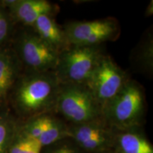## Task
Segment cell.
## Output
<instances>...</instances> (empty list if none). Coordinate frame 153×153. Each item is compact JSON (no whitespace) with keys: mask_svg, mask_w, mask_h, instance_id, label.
<instances>
[{"mask_svg":"<svg viewBox=\"0 0 153 153\" xmlns=\"http://www.w3.org/2000/svg\"><path fill=\"white\" fill-rule=\"evenodd\" d=\"M70 45L95 46L114 41L120 33L116 19L106 18L87 22H70L62 28Z\"/></svg>","mask_w":153,"mask_h":153,"instance_id":"obj_7","label":"cell"},{"mask_svg":"<svg viewBox=\"0 0 153 153\" xmlns=\"http://www.w3.org/2000/svg\"><path fill=\"white\" fill-rule=\"evenodd\" d=\"M23 70L14 50L0 48V108L7 105Z\"/></svg>","mask_w":153,"mask_h":153,"instance_id":"obj_11","label":"cell"},{"mask_svg":"<svg viewBox=\"0 0 153 153\" xmlns=\"http://www.w3.org/2000/svg\"><path fill=\"white\" fill-rule=\"evenodd\" d=\"M153 14V1L151 0V1L149 3L148 7H147L146 10H145V16L146 17L152 16Z\"/></svg>","mask_w":153,"mask_h":153,"instance_id":"obj_19","label":"cell"},{"mask_svg":"<svg viewBox=\"0 0 153 153\" xmlns=\"http://www.w3.org/2000/svg\"><path fill=\"white\" fill-rule=\"evenodd\" d=\"M53 114L72 125L103 118L102 109L90 90L79 85H60Z\"/></svg>","mask_w":153,"mask_h":153,"instance_id":"obj_4","label":"cell"},{"mask_svg":"<svg viewBox=\"0 0 153 153\" xmlns=\"http://www.w3.org/2000/svg\"><path fill=\"white\" fill-rule=\"evenodd\" d=\"M116 129L103 118L88 123L68 124V137L87 153H103L114 150Z\"/></svg>","mask_w":153,"mask_h":153,"instance_id":"obj_8","label":"cell"},{"mask_svg":"<svg viewBox=\"0 0 153 153\" xmlns=\"http://www.w3.org/2000/svg\"><path fill=\"white\" fill-rule=\"evenodd\" d=\"M19 131L34 140L42 148L68 137V124L53 113L19 120Z\"/></svg>","mask_w":153,"mask_h":153,"instance_id":"obj_9","label":"cell"},{"mask_svg":"<svg viewBox=\"0 0 153 153\" xmlns=\"http://www.w3.org/2000/svg\"><path fill=\"white\" fill-rule=\"evenodd\" d=\"M104 54L101 45H70L59 54L54 71L59 83L86 87Z\"/></svg>","mask_w":153,"mask_h":153,"instance_id":"obj_3","label":"cell"},{"mask_svg":"<svg viewBox=\"0 0 153 153\" xmlns=\"http://www.w3.org/2000/svg\"><path fill=\"white\" fill-rule=\"evenodd\" d=\"M41 153H87L70 137H65L43 147Z\"/></svg>","mask_w":153,"mask_h":153,"instance_id":"obj_17","label":"cell"},{"mask_svg":"<svg viewBox=\"0 0 153 153\" xmlns=\"http://www.w3.org/2000/svg\"><path fill=\"white\" fill-rule=\"evenodd\" d=\"M60 87L54 72H23L9 97L19 120L53 113Z\"/></svg>","mask_w":153,"mask_h":153,"instance_id":"obj_1","label":"cell"},{"mask_svg":"<svg viewBox=\"0 0 153 153\" xmlns=\"http://www.w3.org/2000/svg\"><path fill=\"white\" fill-rule=\"evenodd\" d=\"M103 153H116V152L114 150H110V151H108V152H103Z\"/></svg>","mask_w":153,"mask_h":153,"instance_id":"obj_20","label":"cell"},{"mask_svg":"<svg viewBox=\"0 0 153 153\" xmlns=\"http://www.w3.org/2000/svg\"><path fill=\"white\" fill-rule=\"evenodd\" d=\"M14 51L26 72H54L59 53L45 43L32 28L23 30L15 40Z\"/></svg>","mask_w":153,"mask_h":153,"instance_id":"obj_5","label":"cell"},{"mask_svg":"<svg viewBox=\"0 0 153 153\" xmlns=\"http://www.w3.org/2000/svg\"><path fill=\"white\" fill-rule=\"evenodd\" d=\"M30 28L59 54L70 46L63 28L57 24L53 16L42 15Z\"/></svg>","mask_w":153,"mask_h":153,"instance_id":"obj_13","label":"cell"},{"mask_svg":"<svg viewBox=\"0 0 153 153\" xmlns=\"http://www.w3.org/2000/svg\"><path fill=\"white\" fill-rule=\"evenodd\" d=\"M8 9L11 19L28 27H33L36 21L42 15L54 16L59 10L56 4L46 0H6L1 1Z\"/></svg>","mask_w":153,"mask_h":153,"instance_id":"obj_10","label":"cell"},{"mask_svg":"<svg viewBox=\"0 0 153 153\" xmlns=\"http://www.w3.org/2000/svg\"><path fill=\"white\" fill-rule=\"evenodd\" d=\"M153 41L152 36L149 33L139 45L135 61L138 67L144 72L150 73L153 67Z\"/></svg>","mask_w":153,"mask_h":153,"instance_id":"obj_15","label":"cell"},{"mask_svg":"<svg viewBox=\"0 0 153 153\" xmlns=\"http://www.w3.org/2000/svg\"><path fill=\"white\" fill-rule=\"evenodd\" d=\"M129 80L127 73L111 57L104 54L86 87L90 90L103 111Z\"/></svg>","mask_w":153,"mask_h":153,"instance_id":"obj_6","label":"cell"},{"mask_svg":"<svg viewBox=\"0 0 153 153\" xmlns=\"http://www.w3.org/2000/svg\"><path fill=\"white\" fill-rule=\"evenodd\" d=\"M12 21L9 12L0 6V48H3L10 36Z\"/></svg>","mask_w":153,"mask_h":153,"instance_id":"obj_18","label":"cell"},{"mask_svg":"<svg viewBox=\"0 0 153 153\" xmlns=\"http://www.w3.org/2000/svg\"><path fill=\"white\" fill-rule=\"evenodd\" d=\"M114 151L116 153H153V146L141 127L116 130Z\"/></svg>","mask_w":153,"mask_h":153,"instance_id":"obj_12","label":"cell"},{"mask_svg":"<svg viewBox=\"0 0 153 153\" xmlns=\"http://www.w3.org/2000/svg\"><path fill=\"white\" fill-rule=\"evenodd\" d=\"M145 95L143 87L130 79L120 93L105 107L103 119L116 130L142 126L145 116Z\"/></svg>","mask_w":153,"mask_h":153,"instance_id":"obj_2","label":"cell"},{"mask_svg":"<svg viewBox=\"0 0 153 153\" xmlns=\"http://www.w3.org/2000/svg\"><path fill=\"white\" fill-rule=\"evenodd\" d=\"M19 124V118L8 110L0 111V153H7L16 135Z\"/></svg>","mask_w":153,"mask_h":153,"instance_id":"obj_14","label":"cell"},{"mask_svg":"<svg viewBox=\"0 0 153 153\" xmlns=\"http://www.w3.org/2000/svg\"><path fill=\"white\" fill-rule=\"evenodd\" d=\"M42 148L39 143L20 133L18 129L7 153H41Z\"/></svg>","mask_w":153,"mask_h":153,"instance_id":"obj_16","label":"cell"}]
</instances>
